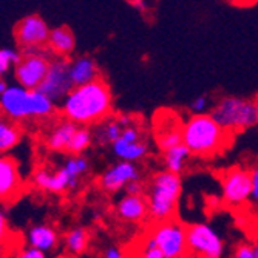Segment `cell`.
I'll use <instances>...</instances> for the list:
<instances>
[{
  "label": "cell",
  "mask_w": 258,
  "mask_h": 258,
  "mask_svg": "<svg viewBox=\"0 0 258 258\" xmlns=\"http://www.w3.org/2000/svg\"><path fill=\"white\" fill-rule=\"evenodd\" d=\"M60 113L79 127H96L113 114V95L108 84L101 78L75 87L60 102Z\"/></svg>",
  "instance_id": "cell-1"
},
{
  "label": "cell",
  "mask_w": 258,
  "mask_h": 258,
  "mask_svg": "<svg viewBox=\"0 0 258 258\" xmlns=\"http://www.w3.org/2000/svg\"><path fill=\"white\" fill-rule=\"evenodd\" d=\"M182 143L192 156L210 159L221 155L232 144V135L210 113L192 114L182 124Z\"/></svg>",
  "instance_id": "cell-2"
},
{
  "label": "cell",
  "mask_w": 258,
  "mask_h": 258,
  "mask_svg": "<svg viewBox=\"0 0 258 258\" xmlns=\"http://www.w3.org/2000/svg\"><path fill=\"white\" fill-rule=\"evenodd\" d=\"M0 111L14 122L50 119L56 111V102L40 90L22 85H10L0 96Z\"/></svg>",
  "instance_id": "cell-3"
},
{
  "label": "cell",
  "mask_w": 258,
  "mask_h": 258,
  "mask_svg": "<svg viewBox=\"0 0 258 258\" xmlns=\"http://www.w3.org/2000/svg\"><path fill=\"white\" fill-rule=\"evenodd\" d=\"M182 192L181 176L169 170L155 173L146 185L149 218L152 223L176 218L178 203Z\"/></svg>",
  "instance_id": "cell-4"
},
{
  "label": "cell",
  "mask_w": 258,
  "mask_h": 258,
  "mask_svg": "<svg viewBox=\"0 0 258 258\" xmlns=\"http://www.w3.org/2000/svg\"><path fill=\"white\" fill-rule=\"evenodd\" d=\"M212 118L230 135H237L258 125V98L223 96L212 110Z\"/></svg>",
  "instance_id": "cell-5"
},
{
  "label": "cell",
  "mask_w": 258,
  "mask_h": 258,
  "mask_svg": "<svg viewBox=\"0 0 258 258\" xmlns=\"http://www.w3.org/2000/svg\"><path fill=\"white\" fill-rule=\"evenodd\" d=\"M90 162L82 155H72L57 169H40L33 181L37 189L50 194H65L76 190L82 176L88 173Z\"/></svg>",
  "instance_id": "cell-6"
},
{
  "label": "cell",
  "mask_w": 258,
  "mask_h": 258,
  "mask_svg": "<svg viewBox=\"0 0 258 258\" xmlns=\"http://www.w3.org/2000/svg\"><path fill=\"white\" fill-rule=\"evenodd\" d=\"M146 233L159 247L164 258L190 256L189 246H187V226L178 218L152 223Z\"/></svg>",
  "instance_id": "cell-7"
},
{
  "label": "cell",
  "mask_w": 258,
  "mask_h": 258,
  "mask_svg": "<svg viewBox=\"0 0 258 258\" xmlns=\"http://www.w3.org/2000/svg\"><path fill=\"white\" fill-rule=\"evenodd\" d=\"M51 54L45 50L23 51L14 67V79L17 85L30 90H39L51 65Z\"/></svg>",
  "instance_id": "cell-8"
},
{
  "label": "cell",
  "mask_w": 258,
  "mask_h": 258,
  "mask_svg": "<svg viewBox=\"0 0 258 258\" xmlns=\"http://www.w3.org/2000/svg\"><path fill=\"white\" fill-rule=\"evenodd\" d=\"M252 178L250 169L235 166L223 172L221 175V198L229 207H243L250 201Z\"/></svg>",
  "instance_id": "cell-9"
},
{
  "label": "cell",
  "mask_w": 258,
  "mask_h": 258,
  "mask_svg": "<svg viewBox=\"0 0 258 258\" xmlns=\"http://www.w3.org/2000/svg\"><path fill=\"white\" fill-rule=\"evenodd\" d=\"M187 246L195 258H221L224 252V243L218 232L206 223L187 226Z\"/></svg>",
  "instance_id": "cell-10"
},
{
  "label": "cell",
  "mask_w": 258,
  "mask_h": 258,
  "mask_svg": "<svg viewBox=\"0 0 258 258\" xmlns=\"http://www.w3.org/2000/svg\"><path fill=\"white\" fill-rule=\"evenodd\" d=\"M16 42L23 51L45 50L50 39V27L37 14H30L23 17L16 27Z\"/></svg>",
  "instance_id": "cell-11"
},
{
  "label": "cell",
  "mask_w": 258,
  "mask_h": 258,
  "mask_svg": "<svg viewBox=\"0 0 258 258\" xmlns=\"http://www.w3.org/2000/svg\"><path fill=\"white\" fill-rule=\"evenodd\" d=\"M182 124L184 121L173 110L164 108L155 114L153 136L161 152H166L167 149L182 143Z\"/></svg>",
  "instance_id": "cell-12"
},
{
  "label": "cell",
  "mask_w": 258,
  "mask_h": 258,
  "mask_svg": "<svg viewBox=\"0 0 258 258\" xmlns=\"http://www.w3.org/2000/svg\"><path fill=\"white\" fill-rule=\"evenodd\" d=\"M75 88L68 72V60L60 57H53L48 73L40 85V91L45 93L53 102H62L70 91Z\"/></svg>",
  "instance_id": "cell-13"
},
{
  "label": "cell",
  "mask_w": 258,
  "mask_h": 258,
  "mask_svg": "<svg viewBox=\"0 0 258 258\" xmlns=\"http://www.w3.org/2000/svg\"><path fill=\"white\" fill-rule=\"evenodd\" d=\"M143 179V172L136 162L118 161L99 176V187L107 194H114L119 190H125V187L133 181Z\"/></svg>",
  "instance_id": "cell-14"
},
{
  "label": "cell",
  "mask_w": 258,
  "mask_h": 258,
  "mask_svg": "<svg viewBox=\"0 0 258 258\" xmlns=\"http://www.w3.org/2000/svg\"><path fill=\"white\" fill-rule=\"evenodd\" d=\"M23 192L19 164L13 156L0 155V204L14 203Z\"/></svg>",
  "instance_id": "cell-15"
},
{
  "label": "cell",
  "mask_w": 258,
  "mask_h": 258,
  "mask_svg": "<svg viewBox=\"0 0 258 258\" xmlns=\"http://www.w3.org/2000/svg\"><path fill=\"white\" fill-rule=\"evenodd\" d=\"M114 214L119 221L136 224L149 218V204L146 195H127L122 197L114 206Z\"/></svg>",
  "instance_id": "cell-16"
},
{
  "label": "cell",
  "mask_w": 258,
  "mask_h": 258,
  "mask_svg": "<svg viewBox=\"0 0 258 258\" xmlns=\"http://www.w3.org/2000/svg\"><path fill=\"white\" fill-rule=\"evenodd\" d=\"M135 121L133 116L130 114H118V116H110L105 121H102L101 124H98L95 127V141L102 146V147H107V146H111L116 139H118L122 133V130L132 124Z\"/></svg>",
  "instance_id": "cell-17"
},
{
  "label": "cell",
  "mask_w": 258,
  "mask_h": 258,
  "mask_svg": "<svg viewBox=\"0 0 258 258\" xmlns=\"http://www.w3.org/2000/svg\"><path fill=\"white\" fill-rule=\"evenodd\" d=\"M79 125L75 122L62 118L60 121L54 122L45 133V146L53 152H68V147L72 144L73 136Z\"/></svg>",
  "instance_id": "cell-18"
},
{
  "label": "cell",
  "mask_w": 258,
  "mask_h": 258,
  "mask_svg": "<svg viewBox=\"0 0 258 258\" xmlns=\"http://www.w3.org/2000/svg\"><path fill=\"white\" fill-rule=\"evenodd\" d=\"M70 78L75 87L90 84L101 79V72L96 60L90 56H76L68 60Z\"/></svg>",
  "instance_id": "cell-19"
},
{
  "label": "cell",
  "mask_w": 258,
  "mask_h": 258,
  "mask_svg": "<svg viewBox=\"0 0 258 258\" xmlns=\"http://www.w3.org/2000/svg\"><path fill=\"white\" fill-rule=\"evenodd\" d=\"M48 53L54 57L67 59L76 50V37L73 31L67 27L53 28L48 39Z\"/></svg>",
  "instance_id": "cell-20"
},
{
  "label": "cell",
  "mask_w": 258,
  "mask_h": 258,
  "mask_svg": "<svg viewBox=\"0 0 258 258\" xmlns=\"http://www.w3.org/2000/svg\"><path fill=\"white\" fill-rule=\"evenodd\" d=\"M113 155L119 161L128 162H141L149 155V143L147 139L135 141V143H127V141L118 139L110 146Z\"/></svg>",
  "instance_id": "cell-21"
},
{
  "label": "cell",
  "mask_w": 258,
  "mask_h": 258,
  "mask_svg": "<svg viewBox=\"0 0 258 258\" xmlns=\"http://www.w3.org/2000/svg\"><path fill=\"white\" fill-rule=\"evenodd\" d=\"M27 241L31 247H36L42 252L53 250L57 246L59 237L56 229L46 224H37L33 226L27 233Z\"/></svg>",
  "instance_id": "cell-22"
},
{
  "label": "cell",
  "mask_w": 258,
  "mask_h": 258,
  "mask_svg": "<svg viewBox=\"0 0 258 258\" xmlns=\"http://www.w3.org/2000/svg\"><path fill=\"white\" fill-rule=\"evenodd\" d=\"M190 158H192V153L184 146V143H181L175 147H170L166 152H162L164 167H166V170L176 173V175H181L185 170Z\"/></svg>",
  "instance_id": "cell-23"
},
{
  "label": "cell",
  "mask_w": 258,
  "mask_h": 258,
  "mask_svg": "<svg viewBox=\"0 0 258 258\" xmlns=\"http://www.w3.org/2000/svg\"><path fill=\"white\" fill-rule=\"evenodd\" d=\"M22 139V130L17 122L11 121L10 118L0 111V155L13 150Z\"/></svg>",
  "instance_id": "cell-24"
},
{
  "label": "cell",
  "mask_w": 258,
  "mask_h": 258,
  "mask_svg": "<svg viewBox=\"0 0 258 258\" xmlns=\"http://www.w3.org/2000/svg\"><path fill=\"white\" fill-rule=\"evenodd\" d=\"M90 241V235L87 229L84 227H73L67 232L65 235V246L70 252L73 253H82L87 250Z\"/></svg>",
  "instance_id": "cell-25"
},
{
  "label": "cell",
  "mask_w": 258,
  "mask_h": 258,
  "mask_svg": "<svg viewBox=\"0 0 258 258\" xmlns=\"http://www.w3.org/2000/svg\"><path fill=\"white\" fill-rule=\"evenodd\" d=\"M93 141H95V135H93V130L90 127H78L67 153L82 155L84 152H87L91 147Z\"/></svg>",
  "instance_id": "cell-26"
},
{
  "label": "cell",
  "mask_w": 258,
  "mask_h": 258,
  "mask_svg": "<svg viewBox=\"0 0 258 258\" xmlns=\"http://www.w3.org/2000/svg\"><path fill=\"white\" fill-rule=\"evenodd\" d=\"M20 53L13 48H0V78L10 73V70L20 60Z\"/></svg>",
  "instance_id": "cell-27"
},
{
  "label": "cell",
  "mask_w": 258,
  "mask_h": 258,
  "mask_svg": "<svg viewBox=\"0 0 258 258\" xmlns=\"http://www.w3.org/2000/svg\"><path fill=\"white\" fill-rule=\"evenodd\" d=\"M212 107H214V104L207 95H200V96L194 98V101L189 104V110L192 114H206L207 111L210 113Z\"/></svg>",
  "instance_id": "cell-28"
},
{
  "label": "cell",
  "mask_w": 258,
  "mask_h": 258,
  "mask_svg": "<svg viewBox=\"0 0 258 258\" xmlns=\"http://www.w3.org/2000/svg\"><path fill=\"white\" fill-rule=\"evenodd\" d=\"M250 178H252V194L250 203L258 209V162L250 167Z\"/></svg>",
  "instance_id": "cell-29"
},
{
  "label": "cell",
  "mask_w": 258,
  "mask_h": 258,
  "mask_svg": "<svg viewBox=\"0 0 258 258\" xmlns=\"http://www.w3.org/2000/svg\"><path fill=\"white\" fill-rule=\"evenodd\" d=\"M233 258H256L252 249V244L247 243H241L235 247V252H233Z\"/></svg>",
  "instance_id": "cell-30"
},
{
  "label": "cell",
  "mask_w": 258,
  "mask_h": 258,
  "mask_svg": "<svg viewBox=\"0 0 258 258\" xmlns=\"http://www.w3.org/2000/svg\"><path fill=\"white\" fill-rule=\"evenodd\" d=\"M146 185L147 184H144L143 179H141V181H133V182H130L125 187V194L127 195H144L146 194Z\"/></svg>",
  "instance_id": "cell-31"
},
{
  "label": "cell",
  "mask_w": 258,
  "mask_h": 258,
  "mask_svg": "<svg viewBox=\"0 0 258 258\" xmlns=\"http://www.w3.org/2000/svg\"><path fill=\"white\" fill-rule=\"evenodd\" d=\"M102 258H128V255L124 249L118 246H107L102 253Z\"/></svg>",
  "instance_id": "cell-32"
},
{
  "label": "cell",
  "mask_w": 258,
  "mask_h": 258,
  "mask_svg": "<svg viewBox=\"0 0 258 258\" xmlns=\"http://www.w3.org/2000/svg\"><path fill=\"white\" fill-rule=\"evenodd\" d=\"M17 258H45V252H42V250H39V249H36V247H27V249H23L19 255H17Z\"/></svg>",
  "instance_id": "cell-33"
},
{
  "label": "cell",
  "mask_w": 258,
  "mask_h": 258,
  "mask_svg": "<svg viewBox=\"0 0 258 258\" xmlns=\"http://www.w3.org/2000/svg\"><path fill=\"white\" fill-rule=\"evenodd\" d=\"M8 235V223H7V217L4 214V210L0 209V243H2Z\"/></svg>",
  "instance_id": "cell-34"
},
{
  "label": "cell",
  "mask_w": 258,
  "mask_h": 258,
  "mask_svg": "<svg viewBox=\"0 0 258 258\" xmlns=\"http://www.w3.org/2000/svg\"><path fill=\"white\" fill-rule=\"evenodd\" d=\"M233 5L241 7V8H247V7H253L258 4V0H230Z\"/></svg>",
  "instance_id": "cell-35"
},
{
  "label": "cell",
  "mask_w": 258,
  "mask_h": 258,
  "mask_svg": "<svg viewBox=\"0 0 258 258\" xmlns=\"http://www.w3.org/2000/svg\"><path fill=\"white\" fill-rule=\"evenodd\" d=\"M8 87H10V85L5 82V79H4V78H0V96H2L4 93L7 91V88H8Z\"/></svg>",
  "instance_id": "cell-36"
},
{
  "label": "cell",
  "mask_w": 258,
  "mask_h": 258,
  "mask_svg": "<svg viewBox=\"0 0 258 258\" xmlns=\"http://www.w3.org/2000/svg\"><path fill=\"white\" fill-rule=\"evenodd\" d=\"M252 249H253L255 256L258 258V238H255V240H253V243H252Z\"/></svg>",
  "instance_id": "cell-37"
}]
</instances>
